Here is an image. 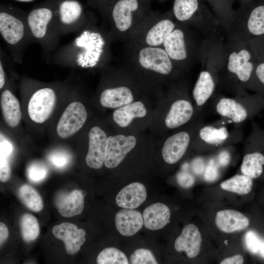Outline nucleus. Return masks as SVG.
I'll return each instance as SVG.
<instances>
[{
    "instance_id": "19",
    "label": "nucleus",
    "mask_w": 264,
    "mask_h": 264,
    "mask_svg": "<svg viewBox=\"0 0 264 264\" xmlns=\"http://www.w3.org/2000/svg\"><path fill=\"white\" fill-rule=\"evenodd\" d=\"M173 61H185L188 57L185 34L180 28H175L164 42L162 46Z\"/></svg>"
},
{
    "instance_id": "38",
    "label": "nucleus",
    "mask_w": 264,
    "mask_h": 264,
    "mask_svg": "<svg viewBox=\"0 0 264 264\" xmlns=\"http://www.w3.org/2000/svg\"><path fill=\"white\" fill-rule=\"evenodd\" d=\"M119 0H88L89 3L105 16L110 8Z\"/></svg>"
},
{
    "instance_id": "30",
    "label": "nucleus",
    "mask_w": 264,
    "mask_h": 264,
    "mask_svg": "<svg viewBox=\"0 0 264 264\" xmlns=\"http://www.w3.org/2000/svg\"><path fill=\"white\" fill-rule=\"evenodd\" d=\"M20 228L22 238L26 242L34 241L40 234L38 221L34 216L30 214H25L21 217Z\"/></svg>"
},
{
    "instance_id": "31",
    "label": "nucleus",
    "mask_w": 264,
    "mask_h": 264,
    "mask_svg": "<svg viewBox=\"0 0 264 264\" xmlns=\"http://www.w3.org/2000/svg\"><path fill=\"white\" fill-rule=\"evenodd\" d=\"M247 27L252 35H264V3L257 5L252 9L247 20Z\"/></svg>"
},
{
    "instance_id": "9",
    "label": "nucleus",
    "mask_w": 264,
    "mask_h": 264,
    "mask_svg": "<svg viewBox=\"0 0 264 264\" xmlns=\"http://www.w3.org/2000/svg\"><path fill=\"white\" fill-rule=\"evenodd\" d=\"M107 136L98 127H93L88 133V150L86 162L90 168L99 169L104 163L105 152Z\"/></svg>"
},
{
    "instance_id": "34",
    "label": "nucleus",
    "mask_w": 264,
    "mask_h": 264,
    "mask_svg": "<svg viewBox=\"0 0 264 264\" xmlns=\"http://www.w3.org/2000/svg\"><path fill=\"white\" fill-rule=\"evenodd\" d=\"M132 264H158L151 251L146 248H139L134 251L130 257Z\"/></svg>"
},
{
    "instance_id": "5",
    "label": "nucleus",
    "mask_w": 264,
    "mask_h": 264,
    "mask_svg": "<svg viewBox=\"0 0 264 264\" xmlns=\"http://www.w3.org/2000/svg\"><path fill=\"white\" fill-rule=\"evenodd\" d=\"M55 15L60 36L76 30L85 20L83 6L76 0H57Z\"/></svg>"
},
{
    "instance_id": "27",
    "label": "nucleus",
    "mask_w": 264,
    "mask_h": 264,
    "mask_svg": "<svg viewBox=\"0 0 264 264\" xmlns=\"http://www.w3.org/2000/svg\"><path fill=\"white\" fill-rule=\"evenodd\" d=\"M220 186L227 191L246 195L252 189V180L250 177L245 175H237L221 182Z\"/></svg>"
},
{
    "instance_id": "20",
    "label": "nucleus",
    "mask_w": 264,
    "mask_h": 264,
    "mask_svg": "<svg viewBox=\"0 0 264 264\" xmlns=\"http://www.w3.org/2000/svg\"><path fill=\"white\" fill-rule=\"evenodd\" d=\"M133 100L131 90L125 86L105 89L100 96L101 105L109 108H120L131 103Z\"/></svg>"
},
{
    "instance_id": "15",
    "label": "nucleus",
    "mask_w": 264,
    "mask_h": 264,
    "mask_svg": "<svg viewBox=\"0 0 264 264\" xmlns=\"http://www.w3.org/2000/svg\"><path fill=\"white\" fill-rule=\"evenodd\" d=\"M215 223L220 231L230 233L244 229L248 226L249 221L248 219L241 212L227 209L217 212Z\"/></svg>"
},
{
    "instance_id": "21",
    "label": "nucleus",
    "mask_w": 264,
    "mask_h": 264,
    "mask_svg": "<svg viewBox=\"0 0 264 264\" xmlns=\"http://www.w3.org/2000/svg\"><path fill=\"white\" fill-rule=\"evenodd\" d=\"M193 108L185 100H178L173 103L165 118V124L170 129L176 128L187 123L192 117Z\"/></svg>"
},
{
    "instance_id": "3",
    "label": "nucleus",
    "mask_w": 264,
    "mask_h": 264,
    "mask_svg": "<svg viewBox=\"0 0 264 264\" xmlns=\"http://www.w3.org/2000/svg\"><path fill=\"white\" fill-rule=\"evenodd\" d=\"M0 33L10 49L15 61H21L23 49L32 40L26 22V13L10 5H1Z\"/></svg>"
},
{
    "instance_id": "11",
    "label": "nucleus",
    "mask_w": 264,
    "mask_h": 264,
    "mask_svg": "<svg viewBox=\"0 0 264 264\" xmlns=\"http://www.w3.org/2000/svg\"><path fill=\"white\" fill-rule=\"evenodd\" d=\"M202 238L198 228L190 223L186 225L176 239L174 247L177 252L184 251L189 258H194L199 253Z\"/></svg>"
},
{
    "instance_id": "46",
    "label": "nucleus",
    "mask_w": 264,
    "mask_h": 264,
    "mask_svg": "<svg viewBox=\"0 0 264 264\" xmlns=\"http://www.w3.org/2000/svg\"><path fill=\"white\" fill-rule=\"evenodd\" d=\"M9 236L7 226L3 223H0V245L4 242Z\"/></svg>"
},
{
    "instance_id": "4",
    "label": "nucleus",
    "mask_w": 264,
    "mask_h": 264,
    "mask_svg": "<svg viewBox=\"0 0 264 264\" xmlns=\"http://www.w3.org/2000/svg\"><path fill=\"white\" fill-rule=\"evenodd\" d=\"M175 27L174 22L169 18L153 12L128 41L145 46L162 47Z\"/></svg>"
},
{
    "instance_id": "8",
    "label": "nucleus",
    "mask_w": 264,
    "mask_h": 264,
    "mask_svg": "<svg viewBox=\"0 0 264 264\" xmlns=\"http://www.w3.org/2000/svg\"><path fill=\"white\" fill-rule=\"evenodd\" d=\"M136 143L133 135L118 134L108 137L105 152V166L109 169L116 167L134 147Z\"/></svg>"
},
{
    "instance_id": "47",
    "label": "nucleus",
    "mask_w": 264,
    "mask_h": 264,
    "mask_svg": "<svg viewBox=\"0 0 264 264\" xmlns=\"http://www.w3.org/2000/svg\"><path fill=\"white\" fill-rule=\"evenodd\" d=\"M255 71L259 80L264 85V62L257 66Z\"/></svg>"
},
{
    "instance_id": "48",
    "label": "nucleus",
    "mask_w": 264,
    "mask_h": 264,
    "mask_svg": "<svg viewBox=\"0 0 264 264\" xmlns=\"http://www.w3.org/2000/svg\"><path fill=\"white\" fill-rule=\"evenodd\" d=\"M1 58L0 61V88L1 89L5 83V72L4 70L3 63Z\"/></svg>"
},
{
    "instance_id": "41",
    "label": "nucleus",
    "mask_w": 264,
    "mask_h": 264,
    "mask_svg": "<svg viewBox=\"0 0 264 264\" xmlns=\"http://www.w3.org/2000/svg\"><path fill=\"white\" fill-rule=\"evenodd\" d=\"M13 150L12 144L0 134V158L8 159Z\"/></svg>"
},
{
    "instance_id": "23",
    "label": "nucleus",
    "mask_w": 264,
    "mask_h": 264,
    "mask_svg": "<svg viewBox=\"0 0 264 264\" xmlns=\"http://www.w3.org/2000/svg\"><path fill=\"white\" fill-rule=\"evenodd\" d=\"M146 113L143 103L136 101L117 109L113 113V119L120 127H126L134 118L143 117Z\"/></svg>"
},
{
    "instance_id": "28",
    "label": "nucleus",
    "mask_w": 264,
    "mask_h": 264,
    "mask_svg": "<svg viewBox=\"0 0 264 264\" xmlns=\"http://www.w3.org/2000/svg\"><path fill=\"white\" fill-rule=\"evenodd\" d=\"M198 0H174L173 13L179 22L189 20L199 8Z\"/></svg>"
},
{
    "instance_id": "10",
    "label": "nucleus",
    "mask_w": 264,
    "mask_h": 264,
    "mask_svg": "<svg viewBox=\"0 0 264 264\" xmlns=\"http://www.w3.org/2000/svg\"><path fill=\"white\" fill-rule=\"evenodd\" d=\"M52 233L57 239L64 242L66 251L69 254L77 253L86 241L85 230L78 229L71 223L63 222L54 226Z\"/></svg>"
},
{
    "instance_id": "33",
    "label": "nucleus",
    "mask_w": 264,
    "mask_h": 264,
    "mask_svg": "<svg viewBox=\"0 0 264 264\" xmlns=\"http://www.w3.org/2000/svg\"><path fill=\"white\" fill-rule=\"evenodd\" d=\"M98 264H128L129 263L126 255L115 247H107L98 254L97 259Z\"/></svg>"
},
{
    "instance_id": "36",
    "label": "nucleus",
    "mask_w": 264,
    "mask_h": 264,
    "mask_svg": "<svg viewBox=\"0 0 264 264\" xmlns=\"http://www.w3.org/2000/svg\"><path fill=\"white\" fill-rule=\"evenodd\" d=\"M245 244L248 249L253 254L261 255L264 251V241L253 231H249L246 233Z\"/></svg>"
},
{
    "instance_id": "43",
    "label": "nucleus",
    "mask_w": 264,
    "mask_h": 264,
    "mask_svg": "<svg viewBox=\"0 0 264 264\" xmlns=\"http://www.w3.org/2000/svg\"><path fill=\"white\" fill-rule=\"evenodd\" d=\"M192 168L196 174H202L205 169L204 161L200 158L196 159L192 163Z\"/></svg>"
},
{
    "instance_id": "6",
    "label": "nucleus",
    "mask_w": 264,
    "mask_h": 264,
    "mask_svg": "<svg viewBox=\"0 0 264 264\" xmlns=\"http://www.w3.org/2000/svg\"><path fill=\"white\" fill-rule=\"evenodd\" d=\"M57 101V95L50 88H44L35 92L28 105V113L31 119L37 123L47 120L52 113Z\"/></svg>"
},
{
    "instance_id": "18",
    "label": "nucleus",
    "mask_w": 264,
    "mask_h": 264,
    "mask_svg": "<svg viewBox=\"0 0 264 264\" xmlns=\"http://www.w3.org/2000/svg\"><path fill=\"white\" fill-rule=\"evenodd\" d=\"M251 54L246 49L233 52L228 58V70L235 73L242 82H246L250 78L253 69V64L250 61Z\"/></svg>"
},
{
    "instance_id": "2",
    "label": "nucleus",
    "mask_w": 264,
    "mask_h": 264,
    "mask_svg": "<svg viewBox=\"0 0 264 264\" xmlns=\"http://www.w3.org/2000/svg\"><path fill=\"white\" fill-rule=\"evenodd\" d=\"M57 0H48L26 14L32 40L39 43L45 53L52 51L59 41L55 15Z\"/></svg>"
},
{
    "instance_id": "42",
    "label": "nucleus",
    "mask_w": 264,
    "mask_h": 264,
    "mask_svg": "<svg viewBox=\"0 0 264 264\" xmlns=\"http://www.w3.org/2000/svg\"><path fill=\"white\" fill-rule=\"evenodd\" d=\"M11 170L8 160L7 159L0 158V180L5 182L10 178Z\"/></svg>"
},
{
    "instance_id": "39",
    "label": "nucleus",
    "mask_w": 264,
    "mask_h": 264,
    "mask_svg": "<svg viewBox=\"0 0 264 264\" xmlns=\"http://www.w3.org/2000/svg\"><path fill=\"white\" fill-rule=\"evenodd\" d=\"M219 176V170L213 160H210L204 170V178L208 182H213Z\"/></svg>"
},
{
    "instance_id": "14",
    "label": "nucleus",
    "mask_w": 264,
    "mask_h": 264,
    "mask_svg": "<svg viewBox=\"0 0 264 264\" xmlns=\"http://www.w3.org/2000/svg\"><path fill=\"white\" fill-rule=\"evenodd\" d=\"M147 191L145 186L140 182H133L123 188L117 194L115 200L120 207L135 209L146 199Z\"/></svg>"
},
{
    "instance_id": "26",
    "label": "nucleus",
    "mask_w": 264,
    "mask_h": 264,
    "mask_svg": "<svg viewBox=\"0 0 264 264\" xmlns=\"http://www.w3.org/2000/svg\"><path fill=\"white\" fill-rule=\"evenodd\" d=\"M264 165V155L255 152L246 154L242 160L241 170L242 174L255 178L259 177L263 172Z\"/></svg>"
},
{
    "instance_id": "40",
    "label": "nucleus",
    "mask_w": 264,
    "mask_h": 264,
    "mask_svg": "<svg viewBox=\"0 0 264 264\" xmlns=\"http://www.w3.org/2000/svg\"><path fill=\"white\" fill-rule=\"evenodd\" d=\"M178 184L182 187L187 188L191 187L195 182L194 176L186 172H180L176 176Z\"/></svg>"
},
{
    "instance_id": "24",
    "label": "nucleus",
    "mask_w": 264,
    "mask_h": 264,
    "mask_svg": "<svg viewBox=\"0 0 264 264\" xmlns=\"http://www.w3.org/2000/svg\"><path fill=\"white\" fill-rule=\"evenodd\" d=\"M217 111L220 115L231 119L235 123L243 121L247 112L241 104L230 98H222L217 104Z\"/></svg>"
},
{
    "instance_id": "45",
    "label": "nucleus",
    "mask_w": 264,
    "mask_h": 264,
    "mask_svg": "<svg viewBox=\"0 0 264 264\" xmlns=\"http://www.w3.org/2000/svg\"><path fill=\"white\" fill-rule=\"evenodd\" d=\"M230 156L229 154L226 151L221 152L218 156V162L219 165L224 167L226 166L229 162Z\"/></svg>"
},
{
    "instance_id": "25",
    "label": "nucleus",
    "mask_w": 264,
    "mask_h": 264,
    "mask_svg": "<svg viewBox=\"0 0 264 264\" xmlns=\"http://www.w3.org/2000/svg\"><path fill=\"white\" fill-rule=\"evenodd\" d=\"M215 86L210 73L201 71L193 91L194 99L198 106H202L206 102L214 91Z\"/></svg>"
},
{
    "instance_id": "22",
    "label": "nucleus",
    "mask_w": 264,
    "mask_h": 264,
    "mask_svg": "<svg viewBox=\"0 0 264 264\" xmlns=\"http://www.w3.org/2000/svg\"><path fill=\"white\" fill-rule=\"evenodd\" d=\"M0 104L6 123L11 127L17 126L22 118L21 108L17 98L9 90L6 89L1 94Z\"/></svg>"
},
{
    "instance_id": "13",
    "label": "nucleus",
    "mask_w": 264,
    "mask_h": 264,
    "mask_svg": "<svg viewBox=\"0 0 264 264\" xmlns=\"http://www.w3.org/2000/svg\"><path fill=\"white\" fill-rule=\"evenodd\" d=\"M189 142V135L185 132H181L169 137L162 149L164 161L170 164L178 161L185 154Z\"/></svg>"
},
{
    "instance_id": "29",
    "label": "nucleus",
    "mask_w": 264,
    "mask_h": 264,
    "mask_svg": "<svg viewBox=\"0 0 264 264\" xmlns=\"http://www.w3.org/2000/svg\"><path fill=\"white\" fill-rule=\"evenodd\" d=\"M19 196L22 202L30 210L39 212L42 210L44 204L39 193L31 186L24 184L19 190Z\"/></svg>"
},
{
    "instance_id": "7",
    "label": "nucleus",
    "mask_w": 264,
    "mask_h": 264,
    "mask_svg": "<svg viewBox=\"0 0 264 264\" xmlns=\"http://www.w3.org/2000/svg\"><path fill=\"white\" fill-rule=\"evenodd\" d=\"M87 117V110L81 103H70L58 121L56 128L58 135L62 138H66L74 134L83 126Z\"/></svg>"
},
{
    "instance_id": "44",
    "label": "nucleus",
    "mask_w": 264,
    "mask_h": 264,
    "mask_svg": "<svg viewBox=\"0 0 264 264\" xmlns=\"http://www.w3.org/2000/svg\"><path fill=\"white\" fill-rule=\"evenodd\" d=\"M243 262V259L240 255H236L223 260L220 264H242Z\"/></svg>"
},
{
    "instance_id": "1",
    "label": "nucleus",
    "mask_w": 264,
    "mask_h": 264,
    "mask_svg": "<svg viewBox=\"0 0 264 264\" xmlns=\"http://www.w3.org/2000/svg\"><path fill=\"white\" fill-rule=\"evenodd\" d=\"M152 0H119L105 17L110 24L111 40L129 41L134 32L153 13Z\"/></svg>"
},
{
    "instance_id": "17",
    "label": "nucleus",
    "mask_w": 264,
    "mask_h": 264,
    "mask_svg": "<svg viewBox=\"0 0 264 264\" xmlns=\"http://www.w3.org/2000/svg\"><path fill=\"white\" fill-rule=\"evenodd\" d=\"M55 204L62 216L69 218L78 215L84 209V195L82 192L78 190L67 193H61L57 197Z\"/></svg>"
},
{
    "instance_id": "37",
    "label": "nucleus",
    "mask_w": 264,
    "mask_h": 264,
    "mask_svg": "<svg viewBox=\"0 0 264 264\" xmlns=\"http://www.w3.org/2000/svg\"><path fill=\"white\" fill-rule=\"evenodd\" d=\"M48 158L54 167L58 169H63L68 165L71 156L64 151H55L50 154Z\"/></svg>"
},
{
    "instance_id": "16",
    "label": "nucleus",
    "mask_w": 264,
    "mask_h": 264,
    "mask_svg": "<svg viewBox=\"0 0 264 264\" xmlns=\"http://www.w3.org/2000/svg\"><path fill=\"white\" fill-rule=\"evenodd\" d=\"M171 211L165 204L156 202L145 208L143 213L145 227L150 230L162 229L170 222Z\"/></svg>"
},
{
    "instance_id": "32",
    "label": "nucleus",
    "mask_w": 264,
    "mask_h": 264,
    "mask_svg": "<svg viewBox=\"0 0 264 264\" xmlns=\"http://www.w3.org/2000/svg\"><path fill=\"white\" fill-rule=\"evenodd\" d=\"M199 136L205 142L212 145H218L223 142L228 137L225 127L217 129L212 126H205L199 131Z\"/></svg>"
},
{
    "instance_id": "12",
    "label": "nucleus",
    "mask_w": 264,
    "mask_h": 264,
    "mask_svg": "<svg viewBox=\"0 0 264 264\" xmlns=\"http://www.w3.org/2000/svg\"><path fill=\"white\" fill-rule=\"evenodd\" d=\"M115 224L121 235L131 236L135 234L143 227V215L134 209L123 208L116 213Z\"/></svg>"
},
{
    "instance_id": "35",
    "label": "nucleus",
    "mask_w": 264,
    "mask_h": 264,
    "mask_svg": "<svg viewBox=\"0 0 264 264\" xmlns=\"http://www.w3.org/2000/svg\"><path fill=\"white\" fill-rule=\"evenodd\" d=\"M47 174L46 167L40 162H33L27 169V177L30 181L34 183H39L44 180Z\"/></svg>"
},
{
    "instance_id": "49",
    "label": "nucleus",
    "mask_w": 264,
    "mask_h": 264,
    "mask_svg": "<svg viewBox=\"0 0 264 264\" xmlns=\"http://www.w3.org/2000/svg\"><path fill=\"white\" fill-rule=\"evenodd\" d=\"M15 0L22 1V2H30V1H33L34 0Z\"/></svg>"
}]
</instances>
